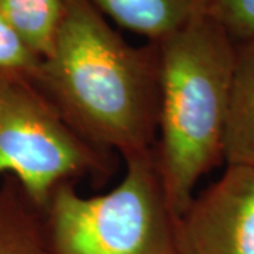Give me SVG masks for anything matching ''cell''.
Here are the masks:
<instances>
[{"label":"cell","instance_id":"obj_10","mask_svg":"<svg viewBox=\"0 0 254 254\" xmlns=\"http://www.w3.org/2000/svg\"><path fill=\"white\" fill-rule=\"evenodd\" d=\"M41 60L0 14V75H21L34 79Z\"/></svg>","mask_w":254,"mask_h":254},{"label":"cell","instance_id":"obj_5","mask_svg":"<svg viewBox=\"0 0 254 254\" xmlns=\"http://www.w3.org/2000/svg\"><path fill=\"white\" fill-rule=\"evenodd\" d=\"M177 254H254V167L227 164L175 219Z\"/></svg>","mask_w":254,"mask_h":254},{"label":"cell","instance_id":"obj_9","mask_svg":"<svg viewBox=\"0 0 254 254\" xmlns=\"http://www.w3.org/2000/svg\"><path fill=\"white\" fill-rule=\"evenodd\" d=\"M65 7L66 0H0V14L40 60L53 50Z\"/></svg>","mask_w":254,"mask_h":254},{"label":"cell","instance_id":"obj_3","mask_svg":"<svg viewBox=\"0 0 254 254\" xmlns=\"http://www.w3.org/2000/svg\"><path fill=\"white\" fill-rule=\"evenodd\" d=\"M113 190L83 196L73 182L57 187L44 206L53 254H174L175 218L154 148L125 158Z\"/></svg>","mask_w":254,"mask_h":254},{"label":"cell","instance_id":"obj_2","mask_svg":"<svg viewBox=\"0 0 254 254\" xmlns=\"http://www.w3.org/2000/svg\"><path fill=\"white\" fill-rule=\"evenodd\" d=\"M157 44L160 112L154 155L177 219L195 196L200 178L225 161L236 43L205 13Z\"/></svg>","mask_w":254,"mask_h":254},{"label":"cell","instance_id":"obj_1","mask_svg":"<svg viewBox=\"0 0 254 254\" xmlns=\"http://www.w3.org/2000/svg\"><path fill=\"white\" fill-rule=\"evenodd\" d=\"M33 82L93 147L123 158L154 148L158 44L127 43L89 0H66L53 50Z\"/></svg>","mask_w":254,"mask_h":254},{"label":"cell","instance_id":"obj_4","mask_svg":"<svg viewBox=\"0 0 254 254\" xmlns=\"http://www.w3.org/2000/svg\"><path fill=\"white\" fill-rule=\"evenodd\" d=\"M108 171L106 153L85 141L33 79L0 75V181L16 178L44 209L61 184Z\"/></svg>","mask_w":254,"mask_h":254},{"label":"cell","instance_id":"obj_7","mask_svg":"<svg viewBox=\"0 0 254 254\" xmlns=\"http://www.w3.org/2000/svg\"><path fill=\"white\" fill-rule=\"evenodd\" d=\"M0 254H53L44 209L13 177L0 182Z\"/></svg>","mask_w":254,"mask_h":254},{"label":"cell","instance_id":"obj_6","mask_svg":"<svg viewBox=\"0 0 254 254\" xmlns=\"http://www.w3.org/2000/svg\"><path fill=\"white\" fill-rule=\"evenodd\" d=\"M118 26L158 43L192 18L205 14L210 0H89Z\"/></svg>","mask_w":254,"mask_h":254},{"label":"cell","instance_id":"obj_11","mask_svg":"<svg viewBox=\"0 0 254 254\" xmlns=\"http://www.w3.org/2000/svg\"><path fill=\"white\" fill-rule=\"evenodd\" d=\"M206 14L215 18L235 43L254 40V0H210Z\"/></svg>","mask_w":254,"mask_h":254},{"label":"cell","instance_id":"obj_8","mask_svg":"<svg viewBox=\"0 0 254 254\" xmlns=\"http://www.w3.org/2000/svg\"><path fill=\"white\" fill-rule=\"evenodd\" d=\"M225 161L254 167V40L236 43Z\"/></svg>","mask_w":254,"mask_h":254},{"label":"cell","instance_id":"obj_12","mask_svg":"<svg viewBox=\"0 0 254 254\" xmlns=\"http://www.w3.org/2000/svg\"><path fill=\"white\" fill-rule=\"evenodd\" d=\"M174 254H177V253H174Z\"/></svg>","mask_w":254,"mask_h":254}]
</instances>
